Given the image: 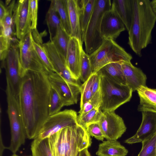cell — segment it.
Segmentation results:
<instances>
[{
  "instance_id": "obj_1",
  "label": "cell",
  "mask_w": 156,
  "mask_h": 156,
  "mask_svg": "<svg viewBox=\"0 0 156 156\" xmlns=\"http://www.w3.org/2000/svg\"><path fill=\"white\" fill-rule=\"evenodd\" d=\"M46 73L27 71L22 77L18 100L26 136L35 139L49 116L50 88Z\"/></svg>"
},
{
  "instance_id": "obj_2",
  "label": "cell",
  "mask_w": 156,
  "mask_h": 156,
  "mask_svg": "<svg viewBox=\"0 0 156 156\" xmlns=\"http://www.w3.org/2000/svg\"><path fill=\"white\" fill-rule=\"evenodd\" d=\"M133 15L128 31V44L139 57L142 51L151 42L152 32L156 23V15L150 0H132Z\"/></svg>"
},
{
  "instance_id": "obj_3",
  "label": "cell",
  "mask_w": 156,
  "mask_h": 156,
  "mask_svg": "<svg viewBox=\"0 0 156 156\" xmlns=\"http://www.w3.org/2000/svg\"><path fill=\"white\" fill-rule=\"evenodd\" d=\"M48 139L53 156H77L92 143L86 129L77 124L63 129Z\"/></svg>"
},
{
  "instance_id": "obj_4",
  "label": "cell",
  "mask_w": 156,
  "mask_h": 156,
  "mask_svg": "<svg viewBox=\"0 0 156 156\" xmlns=\"http://www.w3.org/2000/svg\"><path fill=\"white\" fill-rule=\"evenodd\" d=\"M111 6L110 0H96L93 11L82 37V42L85 43L86 51L89 55L97 50L105 40L101 34V20L105 13L111 9Z\"/></svg>"
},
{
  "instance_id": "obj_5",
  "label": "cell",
  "mask_w": 156,
  "mask_h": 156,
  "mask_svg": "<svg viewBox=\"0 0 156 156\" xmlns=\"http://www.w3.org/2000/svg\"><path fill=\"white\" fill-rule=\"evenodd\" d=\"M100 75L101 98L100 108L103 112L115 111L130 101L133 92L127 85L119 83Z\"/></svg>"
},
{
  "instance_id": "obj_6",
  "label": "cell",
  "mask_w": 156,
  "mask_h": 156,
  "mask_svg": "<svg viewBox=\"0 0 156 156\" xmlns=\"http://www.w3.org/2000/svg\"><path fill=\"white\" fill-rule=\"evenodd\" d=\"M5 92L11 133L10 144L8 148L14 154L21 145L24 144L26 133L18 98L13 94L9 85L7 83Z\"/></svg>"
},
{
  "instance_id": "obj_7",
  "label": "cell",
  "mask_w": 156,
  "mask_h": 156,
  "mask_svg": "<svg viewBox=\"0 0 156 156\" xmlns=\"http://www.w3.org/2000/svg\"><path fill=\"white\" fill-rule=\"evenodd\" d=\"M89 55L93 73H97L110 63L131 62L132 56L114 40H105L102 45Z\"/></svg>"
},
{
  "instance_id": "obj_8",
  "label": "cell",
  "mask_w": 156,
  "mask_h": 156,
  "mask_svg": "<svg viewBox=\"0 0 156 156\" xmlns=\"http://www.w3.org/2000/svg\"><path fill=\"white\" fill-rule=\"evenodd\" d=\"M19 41L14 39L9 47L2 66L5 70L6 82L16 98H18L22 80L19 48Z\"/></svg>"
},
{
  "instance_id": "obj_9",
  "label": "cell",
  "mask_w": 156,
  "mask_h": 156,
  "mask_svg": "<svg viewBox=\"0 0 156 156\" xmlns=\"http://www.w3.org/2000/svg\"><path fill=\"white\" fill-rule=\"evenodd\" d=\"M33 38L31 31L19 41L22 77L28 70L45 72L48 75L34 48L32 44Z\"/></svg>"
},
{
  "instance_id": "obj_10",
  "label": "cell",
  "mask_w": 156,
  "mask_h": 156,
  "mask_svg": "<svg viewBox=\"0 0 156 156\" xmlns=\"http://www.w3.org/2000/svg\"><path fill=\"white\" fill-rule=\"evenodd\" d=\"M78 116L72 109H65L49 116L44 122L37 137L49 138L65 128L77 124Z\"/></svg>"
},
{
  "instance_id": "obj_11",
  "label": "cell",
  "mask_w": 156,
  "mask_h": 156,
  "mask_svg": "<svg viewBox=\"0 0 156 156\" xmlns=\"http://www.w3.org/2000/svg\"><path fill=\"white\" fill-rule=\"evenodd\" d=\"M48 81L51 86L60 96L64 106L76 104L80 91V86L69 83L59 75L53 73L48 75Z\"/></svg>"
},
{
  "instance_id": "obj_12",
  "label": "cell",
  "mask_w": 156,
  "mask_h": 156,
  "mask_svg": "<svg viewBox=\"0 0 156 156\" xmlns=\"http://www.w3.org/2000/svg\"><path fill=\"white\" fill-rule=\"evenodd\" d=\"M98 123L107 140H116L126 129L123 119L115 111L103 112Z\"/></svg>"
},
{
  "instance_id": "obj_13",
  "label": "cell",
  "mask_w": 156,
  "mask_h": 156,
  "mask_svg": "<svg viewBox=\"0 0 156 156\" xmlns=\"http://www.w3.org/2000/svg\"><path fill=\"white\" fill-rule=\"evenodd\" d=\"M13 17L15 28V35L20 40L32 31L29 13V0H20L15 3Z\"/></svg>"
},
{
  "instance_id": "obj_14",
  "label": "cell",
  "mask_w": 156,
  "mask_h": 156,
  "mask_svg": "<svg viewBox=\"0 0 156 156\" xmlns=\"http://www.w3.org/2000/svg\"><path fill=\"white\" fill-rule=\"evenodd\" d=\"M42 45L55 73L67 82L80 86L79 80L76 79L69 71L66 59L57 51L52 42L50 41Z\"/></svg>"
},
{
  "instance_id": "obj_15",
  "label": "cell",
  "mask_w": 156,
  "mask_h": 156,
  "mask_svg": "<svg viewBox=\"0 0 156 156\" xmlns=\"http://www.w3.org/2000/svg\"><path fill=\"white\" fill-rule=\"evenodd\" d=\"M125 30V26L116 12L112 9L104 14L101 31L105 40H114Z\"/></svg>"
},
{
  "instance_id": "obj_16",
  "label": "cell",
  "mask_w": 156,
  "mask_h": 156,
  "mask_svg": "<svg viewBox=\"0 0 156 156\" xmlns=\"http://www.w3.org/2000/svg\"><path fill=\"white\" fill-rule=\"evenodd\" d=\"M142 113V121L140 127L134 135L124 141L125 143L142 142L156 132V112L145 111Z\"/></svg>"
},
{
  "instance_id": "obj_17",
  "label": "cell",
  "mask_w": 156,
  "mask_h": 156,
  "mask_svg": "<svg viewBox=\"0 0 156 156\" xmlns=\"http://www.w3.org/2000/svg\"><path fill=\"white\" fill-rule=\"evenodd\" d=\"M83 43L78 39L71 37L68 48L66 61L67 66L73 76L80 79Z\"/></svg>"
},
{
  "instance_id": "obj_18",
  "label": "cell",
  "mask_w": 156,
  "mask_h": 156,
  "mask_svg": "<svg viewBox=\"0 0 156 156\" xmlns=\"http://www.w3.org/2000/svg\"><path fill=\"white\" fill-rule=\"evenodd\" d=\"M122 66L126 85L133 92L137 91L141 86H146L147 77L140 69L131 62H122Z\"/></svg>"
},
{
  "instance_id": "obj_19",
  "label": "cell",
  "mask_w": 156,
  "mask_h": 156,
  "mask_svg": "<svg viewBox=\"0 0 156 156\" xmlns=\"http://www.w3.org/2000/svg\"><path fill=\"white\" fill-rule=\"evenodd\" d=\"M111 9L116 12L128 31L133 15L132 0H113Z\"/></svg>"
},
{
  "instance_id": "obj_20",
  "label": "cell",
  "mask_w": 156,
  "mask_h": 156,
  "mask_svg": "<svg viewBox=\"0 0 156 156\" xmlns=\"http://www.w3.org/2000/svg\"><path fill=\"white\" fill-rule=\"evenodd\" d=\"M101 75L93 73L88 79L80 86V105L89 101L100 90Z\"/></svg>"
},
{
  "instance_id": "obj_21",
  "label": "cell",
  "mask_w": 156,
  "mask_h": 156,
  "mask_svg": "<svg viewBox=\"0 0 156 156\" xmlns=\"http://www.w3.org/2000/svg\"><path fill=\"white\" fill-rule=\"evenodd\" d=\"M67 1L71 28V36L78 39L82 42V33L77 0H67Z\"/></svg>"
},
{
  "instance_id": "obj_22",
  "label": "cell",
  "mask_w": 156,
  "mask_h": 156,
  "mask_svg": "<svg viewBox=\"0 0 156 156\" xmlns=\"http://www.w3.org/2000/svg\"><path fill=\"white\" fill-rule=\"evenodd\" d=\"M128 150L116 140H107L100 143L96 153L97 156H126Z\"/></svg>"
},
{
  "instance_id": "obj_23",
  "label": "cell",
  "mask_w": 156,
  "mask_h": 156,
  "mask_svg": "<svg viewBox=\"0 0 156 156\" xmlns=\"http://www.w3.org/2000/svg\"><path fill=\"white\" fill-rule=\"evenodd\" d=\"M122 63H109L103 67L97 72L119 83L127 85L122 69Z\"/></svg>"
},
{
  "instance_id": "obj_24",
  "label": "cell",
  "mask_w": 156,
  "mask_h": 156,
  "mask_svg": "<svg viewBox=\"0 0 156 156\" xmlns=\"http://www.w3.org/2000/svg\"><path fill=\"white\" fill-rule=\"evenodd\" d=\"M79 8L80 25L82 37L85 32L91 16L96 0H77Z\"/></svg>"
},
{
  "instance_id": "obj_25",
  "label": "cell",
  "mask_w": 156,
  "mask_h": 156,
  "mask_svg": "<svg viewBox=\"0 0 156 156\" xmlns=\"http://www.w3.org/2000/svg\"><path fill=\"white\" fill-rule=\"evenodd\" d=\"M45 21L50 34V41L55 37L61 24V20L56 10L54 0H51L46 16Z\"/></svg>"
},
{
  "instance_id": "obj_26",
  "label": "cell",
  "mask_w": 156,
  "mask_h": 156,
  "mask_svg": "<svg viewBox=\"0 0 156 156\" xmlns=\"http://www.w3.org/2000/svg\"><path fill=\"white\" fill-rule=\"evenodd\" d=\"M137 91L140 99L138 109L156 107V89L141 86Z\"/></svg>"
},
{
  "instance_id": "obj_27",
  "label": "cell",
  "mask_w": 156,
  "mask_h": 156,
  "mask_svg": "<svg viewBox=\"0 0 156 156\" xmlns=\"http://www.w3.org/2000/svg\"><path fill=\"white\" fill-rule=\"evenodd\" d=\"M71 36L65 31L62 24L56 35L51 41L57 51L66 59L68 45Z\"/></svg>"
},
{
  "instance_id": "obj_28",
  "label": "cell",
  "mask_w": 156,
  "mask_h": 156,
  "mask_svg": "<svg viewBox=\"0 0 156 156\" xmlns=\"http://www.w3.org/2000/svg\"><path fill=\"white\" fill-rule=\"evenodd\" d=\"M54 1L55 8L60 19L62 25L66 32L71 36V28L67 0Z\"/></svg>"
},
{
  "instance_id": "obj_29",
  "label": "cell",
  "mask_w": 156,
  "mask_h": 156,
  "mask_svg": "<svg viewBox=\"0 0 156 156\" xmlns=\"http://www.w3.org/2000/svg\"><path fill=\"white\" fill-rule=\"evenodd\" d=\"M31 150L32 156H53L48 138L35 139L31 144Z\"/></svg>"
},
{
  "instance_id": "obj_30",
  "label": "cell",
  "mask_w": 156,
  "mask_h": 156,
  "mask_svg": "<svg viewBox=\"0 0 156 156\" xmlns=\"http://www.w3.org/2000/svg\"><path fill=\"white\" fill-rule=\"evenodd\" d=\"M102 112L100 108H98L79 114L77 118V124L86 129L88 125L99 122Z\"/></svg>"
},
{
  "instance_id": "obj_31",
  "label": "cell",
  "mask_w": 156,
  "mask_h": 156,
  "mask_svg": "<svg viewBox=\"0 0 156 156\" xmlns=\"http://www.w3.org/2000/svg\"><path fill=\"white\" fill-rule=\"evenodd\" d=\"M64 106L60 96L56 90L51 86L49 94V115L58 113Z\"/></svg>"
},
{
  "instance_id": "obj_32",
  "label": "cell",
  "mask_w": 156,
  "mask_h": 156,
  "mask_svg": "<svg viewBox=\"0 0 156 156\" xmlns=\"http://www.w3.org/2000/svg\"><path fill=\"white\" fill-rule=\"evenodd\" d=\"M32 44L34 48L48 75L55 73V70L50 62L43 46L42 44L36 41L33 38Z\"/></svg>"
},
{
  "instance_id": "obj_33",
  "label": "cell",
  "mask_w": 156,
  "mask_h": 156,
  "mask_svg": "<svg viewBox=\"0 0 156 156\" xmlns=\"http://www.w3.org/2000/svg\"><path fill=\"white\" fill-rule=\"evenodd\" d=\"M93 73L89 55L83 49L81 53L80 79L84 83Z\"/></svg>"
},
{
  "instance_id": "obj_34",
  "label": "cell",
  "mask_w": 156,
  "mask_h": 156,
  "mask_svg": "<svg viewBox=\"0 0 156 156\" xmlns=\"http://www.w3.org/2000/svg\"><path fill=\"white\" fill-rule=\"evenodd\" d=\"M141 143L142 148L137 156H156V132Z\"/></svg>"
},
{
  "instance_id": "obj_35",
  "label": "cell",
  "mask_w": 156,
  "mask_h": 156,
  "mask_svg": "<svg viewBox=\"0 0 156 156\" xmlns=\"http://www.w3.org/2000/svg\"><path fill=\"white\" fill-rule=\"evenodd\" d=\"M101 98L100 90L96 93L88 101L80 105L79 114L86 113L96 108H100Z\"/></svg>"
},
{
  "instance_id": "obj_36",
  "label": "cell",
  "mask_w": 156,
  "mask_h": 156,
  "mask_svg": "<svg viewBox=\"0 0 156 156\" xmlns=\"http://www.w3.org/2000/svg\"><path fill=\"white\" fill-rule=\"evenodd\" d=\"M86 130L90 136L94 137L98 140L104 141L105 138L98 122L88 125L86 128Z\"/></svg>"
},
{
  "instance_id": "obj_37",
  "label": "cell",
  "mask_w": 156,
  "mask_h": 156,
  "mask_svg": "<svg viewBox=\"0 0 156 156\" xmlns=\"http://www.w3.org/2000/svg\"><path fill=\"white\" fill-rule=\"evenodd\" d=\"M38 1V0H29V13L32 30H37Z\"/></svg>"
},
{
  "instance_id": "obj_38",
  "label": "cell",
  "mask_w": 156,
  "mask_h": 156,
  "mask_svg": "<svg viewBox=\"0 0 156 156\" xmlns=\"http://www.w3.org/2000/svg\"><path fill=\"white\" fill-rule=\"evenodd\" d=\"M7 12L6 8L3 2L0 1V22H1Z\"/></svg>"
},
{
  "instance_id": "obj_39",
  "label": "cell",
  "mask_w": 156,
  "mask_h": 156,
  "mask_svg": "<svg viewBox=\"0 0 156 156\" xmlns=\"http://www.w3.org/2000/svg\"><path fill=\"white\" fill-rule=\"evenodd\" d=\"M80 156H91L88 148H86L80 152Z\"/></svg>"
},
{
  "instance_id": "obj_40",
  "label": "cell",
  "mask_w": 156,
  "mask_h": 156,
  "mask_svg": "<svg viewBox=\"0 0 156 156\" xmlns=\"http://www.w3.org/2000/svg\"><path fill=\"white\" fill-rule=\"evenodd\" d=\"M151 4L152 9L156 15V0L151 1Z\"/></svg>"
},
{
  "instance_id": "obj_41",
  "label": "cell",
  "mask_w": 156,
  "mask_h": 156,
  "mask_svg": "<svg viewBox=\"0 0 156 156\" xmlns=\"http://www.w3.org/2000/svg\"><path fill=\"white\" fill-rule=\"evenodd\" d=\"M12 156H18L15 154H13Z\"/></svg>"
},
{
  "instance_id": "obj_42",
  "label": "cell",
  "mask_w": 156,
  "mask_h": 156,
  "mask_svg": "<svg viewBox=\"0 0 156 156\" xmlns=\"http://www.w3.org/2000/svg\"><path fill=\"white\" fill-rule=\"evenodd\" d=\"M77 156H80V152L78 154Z\"/></svg>"
}]
</instances>
